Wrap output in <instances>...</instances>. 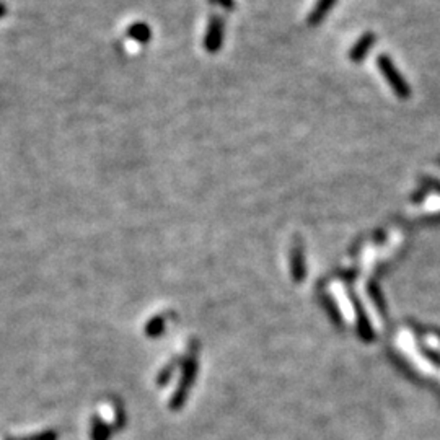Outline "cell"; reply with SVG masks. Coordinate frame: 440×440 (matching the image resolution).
Here are the masks:
<instances>
[{
	"label": "cell",
	"instance_id": "3957f363",
	"mask_svg": "<svg viewBox=\"0 0 440 440\" xmlns=\"http://www.w3.org/2000/svg\"><path fill=\"white\" fill-rule=\"evenodd\" d=\"M377 36L373 33H365L358 39V43L352 46V50L349 52V57L352 63H362L367 56V52L372 50L373 44H375Z\"/></svg>",
	"mask_w": 440,
	"mask_h": 440
},
{
	"label": "cell",
	"instance_id": "7a4b0ae2",
	"mask_svg": "<svg viewBox=\"0 0 440 440\" xmlns=\"http://www.w3.org/2000/svg\"><path fill=\"white\" fill-rule=\"evenodd\" d=\"M223 20L220 15H212L209 20L208 32L204 36V47L208 52H217L223 43Z\"/></svg>",
	"mask_w": 440,
	"mask_h": 440
},
{
	"label": "cell",
	"instance_id": "9c48e42d",
	"mask_svg": "<svg viewBox=\"0 0 440 440\" xmlns=\"http://www.w3.org/2000/svg\"><path fill=\"white\" fill-rule=\"evenodd\" d=\"M25 440H57V435H56V432L50 430V432H43V434L34 435V437H30V439H25Z\"/></svg>",
	"mask_w": 440,
	"mask_h": 440
},
{
	"label": "cell",
	"instance_id": "5b68a950",
	"mask_svg": "<svg viewBox=\"0 0 440 440\" xmlns=\"http://www.w3.org/2000/svg\"><path fill=\"white\" fill-rule=\"evenodd\" d=\"M127 36L139 44H147L152 39V30L147 23L139 21V23H132L127 28Z\"/></svg>",
	"mask_w": 440,
	"mask_h": 440
},
{
	"label": "cell",
	"instance_id": "8992f818",
	"mask_svg": "<svg viewBox=\"0 0 440 440\" xmlns=\"http://www.w3.org/2000/svg\"><path fill=\"white\" fill-rule=\"evenodd\" d=\"M334 2H336V0H318L316 6L314 7V10H311L310 16H308V25L310 26L318 25L320 21L327 16V13L331 10Z\"/></svg>",
	"mask_w": 440,
	"mask_h": 440
},
{
	"label": "cell",
	"instance_id": "277c9868",
	"mask_svg": "<svg viewBox=\"0 0 440 440\" xmlns=\"http://www.w3.org/2000/svg\"><path fill=\"white\" fill-rule=\"evenodd\" d=\"M195 373H196V362L195 360H191V362L188 364V367L184 368V375H183V380H182V385H179L178 391L175 393V398L173 402H171V408L173 409H178L179 406H182V403L184 402V393H186V390L191 386L192 380H195Z\"/></svg>",
	"mask_w": 440,
	"mask_h": 440
},
{
	"label": "cell",
	"instance_id": "52a82bcc",
	"mask_svg": "<svg viewBox=\"0 0 440 440\" xmlns=\"http://www.w3.org/2000/svg\"><path fill=\"white\" fill-rule=\"evenodd\" d=\"M290 259H292V276L296 277L297 283H300L303 279V271H305V267H303V252L300 241H297V243L292 246V256H290Z\"/></svg>",
	"mask_w": 440,
	"mask_h": 440
},
{
	"label": "cell",
	"instance_id": "ba28073f",
	"mask_svg": "<svg viewBox=\"0 0 440 440\" xmlns=\"http://www.w3.org/2000/svg\"><path fill=\"white\" fill-rule=\"evenodd\" d=\"M212 6H219L222 8H226V10L232 12L233 8H235V0H209Z\"/></svg>",
	"mask_w": 440,
	"mask_h": 440
},
{
	"label": "cell",
	"instance_id": "30bf717a",
	"mask_svg": "<svg viewBox=\"0 0 440 440\" xmlns=\"http://www.w3.org/2000/svg\"><path fill=\"white\" fill-rule=\"evenodd\" d=\"M7 12H8V8H7V6L3 2H0V20L3 19V16L7 15Z\"/></svg>",
	"mask_w": 440,
	"mask_h": 440
},
{
	"label": "cell",
	"instance_id": "6da1fadb",
	"mask_svg": "<svg viewBox=\"0 0 440 440\" xmlns=\"http://www.w3.org/2000/svg\"><path fill=\"white\" fill-rule=\"evenodd\" d=\"M377 65L380 69L382 76L386 78L391 90L395 91V95L399 100H408L411 98V87L408 85V82L404 80V77L399 74V70L395 67L393 60L390 59L386 54H380L377 59Z\"/></svg>",
	"mask_w": 440,
	"mask_h": 440
}]
</instances>
